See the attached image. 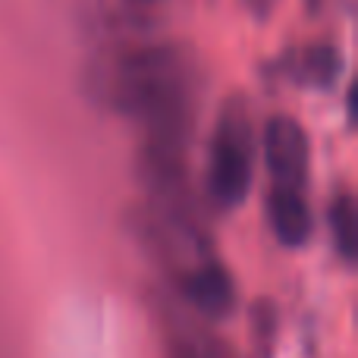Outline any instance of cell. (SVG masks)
Instances as JSON below:
<instances>
[{"instance_id": "cell-1", "label": "cell", "mask_w": 358, "mask_h": 358, "mask_svg": "<svg viewBox=\"0 0 358 358\" xmlns=\"http://www.w3.org/2000/svg\"><path fill=\"white\" fill-rule=\"evenodd\" d=\"M94 101L142 126L145 138L189 145L195 129L198 73L182 48L126 41L110 48L85 79Z\"/></svg>"}, {"instance_id": "cell-2", "label": "cell", "mask_w": 358, "mask_h": 358, "mask_svg": "<svg viewBox=\"0 0 358 358\" xmlns=\"http://www.w3.org/2000/svg\"><path fill=\"white\" fill-rule=\"evenodd\" d=\"M255 157H258V129L248 107L233 98L223 104L208 148L204 192L214 208L233 210L245 201L255 182Z\"/></svg>"}, {"instance_id": "cell-3", "label": "cell", "mask_w": 358, "mask_h": 358, "mask_svg": "<svg viewBox=\"0 0 358 358\" xmlns=\"http://www.w3.org/2000/svg\"><path fill=\"white\" fill-rule=\"evenodd\" d=\"M258 148L267 173L273 176V185H299L302 189L308 179L311 142L305 126L292 113H271L264 120V126L258 129Z\"/></svg>"}, {"instance_id": "cell-4", "label": "cell", "mask_w": 358, "mask_h": 358, "mask_svg": "<svg viewBox=\"0 0 358 358\" xmlns=\"http://www.w3.org/2000/svg\"><path fill=\"white\" fill-rule=\"evenodd\" d=\"M182 299L204 317H227L236 305V283L233 273L220 264V261H201V264L189 267L179 280Z\"/></svg>"}, {"instance_id": "cell-5", "label": "cell", "mask_w": 358, "mask_h": 358, "mask_svg": "<svg viewBox=\"0 0 358 358\" xmlns=\"http://www.w3.org/2000/svg\"><path fill=\"white\" fill-rule=\"evenodd\" d=\"M267 223L283 248H302L311 239L315 217L299 185H271L267 192Z\"/></svg>"}, {"instance_id": "cell-6", "label": "cell", "mask_w": 358, "mask_h": 358, "mask_svg": "<svg viewBox=\"0 0 358 358\" xmlns=\"http://www.w3.org/2000/svg\"><path fill=\"white\" fill-rule=\"evenodd\" d=\"M343 73V50L334 41L321 38V41H308L299 50L296 63H292V76L299 85H308L315 92H334Z\"/></svg>"}, {"instance_id": "cell-7", "label": "cell", "mask_w": 358, "mask_h": 358, "mask_svg": "<svg viewBox=\"0 0 358 358\" xmlns=\"http://www.w3.org/2000/svg\"><path fill=\"white\" fill-rule=\"evenodd\" d=\"M327 227H330L334 252L340 255V261L343 264H355V258H358V210H355L352 192L343 189L330 198Z\"/></svg>"}, {"instance_id": "cell-8", "label": "cell", "mask_w": 358, "mask_h": 358, "mask_svg": "<svg viewBox=\"0 0 358 358\" xmlns=\"http://www.w3.org/2000/svg\"><path fill=\"white\" fill-rule=\"evenodd\" d=\"M167 358H210V355L201 352V349H198L192 340H185V336H176V340H170V346H167Z\"/></svg>"}, {"instance_id": "cell-9", "label": "cell", "mask_w": 358, "mask_h": 358, "mask_svg": "<svg viewBox=\"0 0 358 358\" xmlns=\"http://www.w3.org/2000/svg\"><path fill=\"white\" fill-rule=\"evenodd\" d=\"M277 3L280 0H242V6H245L255 19H267L273 10H277Z\"/></svg>"}]
</instances>
